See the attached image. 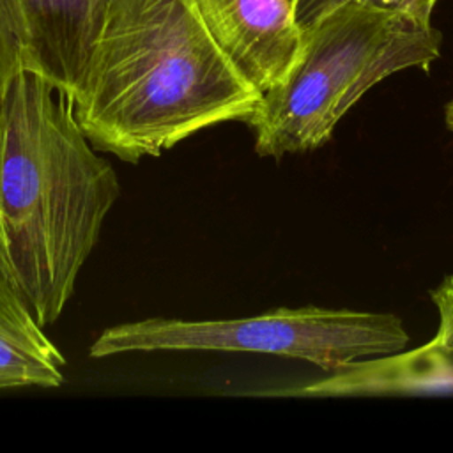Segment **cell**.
<instances>
[{"label":"cell","instance_id":"1","mask_svg":"<svg viewBox=\"0 0 453 453\" xmlns=\"http://www.w3.org/2000/svg\"><path fill=\"white\" fill-rule=\"evenodd\" d=\"M260 99L193 0H99L92 53L73 99L96 150L138 163L214 124H248Z\"/></svg>","mask_w":453,"mask_h":453},{"label":"cell","instance_id":"2","mask_svg":"<svg viewBox=\"0 0 453 453\" xmlns=\"http://www.w3.org/2000/svg\"><path fill=\"white\" fill-rule=\"evenodd\" d=\"M119 195L74 104L21 71L0 110V273L41 326L64 311Z\"/></svg>","mask_w":453,"mask_h":453},{"label":"cell","instance_id":"3","mask_svg":"<svg viewBox=\"0 0 453 453\" xmlns=\"http://www.w3.org/2000/svg\"><path fill=\"white\" fill-rule=\"evenodd\" d=\"M441 32L412 16L343 4L303 30L296 64L262 94L250 126L264 157L308 152L329 142L336 124L379 81L428 69L441 57Z\"/></svg>","mask_w":453,"mask_h":453},{"label":"cell","instance_id":"4","mask_svg":"<svg viewBox=\"0 0 453 453\" xmlns=\"http://www.w3.org/2000/svg\"><path fill=\"white\" fill-rule=\"evenodd\" d=\"M409 342L395 313L303 306L246 319H147L119 324L94 340L90 356L136 350L253 352L303 359L333 373L361 359L400 352Z\"/></svg>","mask_w":453,"mask_h":453},{"label":"cell","instance_id":"5","mask_svg":"<svg viewBox=\"0 0 453 453\" xmlns=\"http://www.w3.org/2000/svg\"><path fill=\"white\" fill-rule=\"evenodd\" d=\"M437 333L425 345L356 361L306 386L281 391L299 396H407L453 393V273L430 290Z\"/></svg>","mask_w":453,"mask_h":453},{"label":"cell","instance_id":"6","mask_svg":"<svg viewBox=\"0 0 453 453\" xmlns=\"http://www.w3.org/2000/svg\"><path fill=\"white\" fill-rule=\"evenodd\" d=\"M212 39L262 94L276 87L297 60L303 30L299 0H193Z\"/></svg>","mask_w":453,"mask_h":453},{"label":"cell","instance_id":"7","mask_svg":"<svg viewBox=\"0 0 453 453\" xmlns=\"http://www.w3.org/2000/svg\"><path fill=\"white\" fill-rule=\"evenodd\" d=\"M25 30V71L42 76L71 103L96 37L99 0H16Z\"/></svg>","mask_w":453,"mask_h":453},{"label":"cell","instance_id":"8","mask_svg":"<svg viewBox=\"0 0 453 453\" xmlns=\"http://www.w3.org/2000/svg\"><path fill=\"white\" fill-rule=\"evenodd\" d=\"M65 357L44 334L32 308L0 273V389L58 388Z\"/></svg>","mask_w":453,"mask_h":453},{"label":"cell","instance_id":"9","mask_svg":"<svg viewBox=\"0 0 453 453\" xmlns=\"http://www.w3.org/2000/svg\"><path fill=\"white\" fill-rule=\"evenodd\" d=\"M25 71V30L16 0H0V110L18 78Z\"/></svg>","mask_w":453,"mask_h":453},{"label":"cell","instance_id":"10","mask_svg":"<svg viewBox=\"0 0 453 453\" xmlns=\"http://www.w3.org/2000/svg\"><path fill=\"white\" fill-rule=\"evenodd\" d=\"M349 2H357V4L379 7V9L402 12L419 21L432 23V11L439 0H299L297 21L301 25V30L313 25L319 18H322L329 11Z\"/></svg>","mask_w":453,"mask_h":453},{"label":"cell","instance_id":"11","mask_svg":"<svg viewBox=\"0 0 453 453\" xmlns=\"http://www.w3.org/2000/svg\"><path fill=\"white\" fill-rule=\"evenodd\" d=\"M444 122H446L448 131L453 134V99L444 108Z\"/></svg>","mask_w":453,"mask_h":453}]
</instances>
